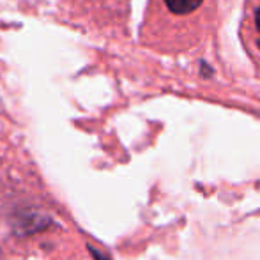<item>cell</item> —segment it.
I'll list each match as a JSON object with an SVG mask.
<instances>
[{"label":"cell","instance_id":"3957f363","mask_svg":"<svg viewBox=\"0 0 260 260\" xmlns=\"http://www.w3.org/2000/svg\"><path fill=\"white\" fill-rule=\"evenodd\" d=\"M89 251H90V255H92V257H94V260H110L108 257H106L105 253H101V251L94 250L92 246H89Z\"/></svg>","mask_w":260,"mask_h":260},{"label":"cell","instance_id":"277c9868","mask_svg":"<svg viewBox=\"0 0 260 260\" xmlns=\"http://www.w3.org/2000/svg\"><path fill=\"white\" fill-rule=\"evenodd\" d=\"M255 21H257V28H258V34H260V9L257 11V16H255ZM260 45V41H258Z\"/></svg>","mask_w":260,"mask_h":260},{"label":"cell","instance_id":"7a4b0ae2","mask_svg":"<svg viewBox=\"0 0 260 260\" xmlns=\"http://www.w3.org/2000/svg\"><path fill=\"white\" fill-rule=\"evenodd\" d=\"M204 0H165L168 9L175 14H189L199 9V6Z\"/></svg>","mask_w":260,"mask_h":260},{"label":"cell","instance_id":"6da1fadb","mask_svg":"<svg viewBox=\"0 0 260 260\" xmlns=\"http://www.w3.org/2000/svg\"><path fill=\"white\" fill-rule=\"evenodd\" d=\"M50 225H53V221L48 216L38 214V212L32 211L16 212L13 216V232L16 236H30V234L36 232H43Z\"/></svg>","mask_w":260,"mask_h":260}]
</instances>
